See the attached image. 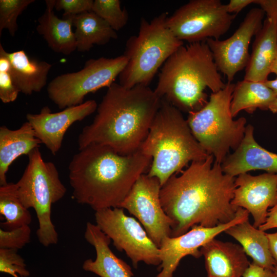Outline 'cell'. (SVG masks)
Wrapping results in <instances>:
<instances>
[{"instance_id":"9c48e42d","label":"cell","mask_w":277,"mask_h":277,"mask_svg":"<svg viewBox=\"0 0 277 277\" xmlns=\"http://www.w3.org/2000/svg\"><path fill=\"white\" fill-rule=\"evenodd\" d=\"M127 63L124 54L115 58L90 59L81 70L53 79L47 87L48 95L61 109L80 105L88 93L113 84Z\"/></svg>"},{"instance_id":"7a4b0ae2","label":"cell","mask_w":277,"mask_h":277,"mask_svg":"<svg viewBox=\"0 0 277 277\" xmlns=\"http://www.w3.org/2000/svg\"><path fill=\"white\" fill-rule=\"evenodd\" d=\"M161 100L148 86L126 88L113 83L97 106L93 122L80 133L78 149L97 144L122 155L137 151L148 135Z\"/></svg>"},{"instance_id":"f546056e","label":"cell","mask_w":277,"mask_h":277,"mask_svg":"<svg viewBox=\"0 0 277 277\" xmlns=\"http://www.w3.org/2000/svg\"><path fill=\"white\" fill-rule=\"evenodd\" d=\"M17 250L0 248V272L13 277H28L29 271L23 258Z\"/></svg>"},{"instance_id":"4316f807","label":"cell","mask_w":277,"mask_h":277,"mask_svg":"<svg viewBox=\"0 0 277 277\" xmlns=\"http://www.w3.org/2000/svg\"><path fill=\"white\" fill-rule=\"evenodd\" d=\"M0 214L5 219L1 224L5 230L29 225L31 223V213L17 195L15 183H8L1 186Z\"/></svg>"},{"instance_id":"1f68e13d","label":"cell","mask_w":277,"mask_h":277,"mask_svg":"<svg viewBox=\"0 0 277 277\" xmlns=\"http://www.w3.org/2000/svg\"><path fill=\"white\" fill-rule=\"evenodd\" d=\"M93 2L92 0H57L54 8L63 10V16L75 15L92 11Z\"/></svg>"},{"instance_id":"277c9868","label":"cell","mask_w":277,"mask_h":277,"mask_svg":"<svg viewBox=\"0 0 277 277\" xmlns=\"http://www.w3.org/2000/svg\"><path fill=\"white\" fill-rule=\"evenodd\" d=\"M206 42L180 47L163 65L154 90L180 111L188 113L208 102L207 88L217 92L226 86Z\"/></svg>"},{"instance_id":"8992f818","label":"cell","mask_w":277,"mask_h":277,"mask_svg":"<svg viewBox=\"0 0 277 277\" xmlns=\"http://www.w3.org/2000/svg\"><path fill=\"white\" fill-rule=\"evenodd\" d=\"M167 17L163 12L151 21L141 18L138 34L126 43L124 55L127 63L118 76L120 85L148 86L159 69L184 45L167 27Z\"/></svg>"},{"instance_id":"9a60e30c","label":"cell","mask_w":277,"mask_h":277,"mask_svg":"<svg viewBox=\"0 0 277 277\" xmlns=\"http://www.w3.org/2000/svg\"><path fill=\"white\" fill-rule=\"evenodd\" d=\"M95 100H90L74 106L53 113L48 106L37 114L28 113L27 121L32 126L37 138L53 155L61 149L64 135L74 123L81 121L96 110Z\"/></svg>"},{"instance_id":"60d3db41","label":"cell","mask_w":277,"mask_h":277,"mask_svg":"<svg viewBox=\"0 0 277 277\" xmlns=\"http://www.w3.org/2000/svg\"><path fill=\"white\" fill-rule=\"evenodd\" d=\"M270 73H273L277 75V58L273 61L271 66Z\"/></svg>"},{"instance_id":"6da1fadb","label":"cell","mask_w":277,"mask_h":277,"mask_svg":"<svg viewBox=\"0 0 277 277\" xmlns=\"http://www.w3.org/2000/svg\"><path fill=\"white\" fill-rule=\"evenodd\" d=\"M214 160L208 155L193 162L162 186L161 205L172 222L170 237L183 234L195 225L214 227L236 217L239 207L231 204L235 177L225 173Z\"/></svg>"},{"instance_id":"44dd1931","label":"cell","mask_w":277,"mask_h":277,"mask_svg":"<svg viewBox=\"0 0 277 277\" xmlns=\"http://www.w3.org/2000/svg\"><path fill=\"white\" fill-rule=\"evenodd\" d=\"M45 2L46 10L37 19V32L43 36L53 51L70 55L76 49L75 34L72 30L74 15L63 16L60 18L53 11L56 1Z\"/></svg>"},{"instance_id":"2e32d148","label":"cell","mask_w":277,"mask_h":277,"mask_svg":"<svg viewBox=\"0 0 277 277\" xmlns=\"http://www.w3.org/2000/svg\"><path fill=\"white\" fill-rule=\"evenodd\" d=\"M235 184L231 204L251 213L253 226L258 228L266 221L268 208L277 204V174L253 176L243 173L235 178Z\"/></svg>"},{"instance_id":"5bb4252c","label":"cell","mask_w":277,"mask_h":277,"mask_svg":"<svg viewBox=\"0 0 277 277\" xmlns=\"http://www.w3.org/2000/svg\"><path fill=\"white\" fill-rule=\"evenodd\" d=\"M248 211L239 207L232 221L214 227L195 225L185 233L165 238L159 247L160 272L155 277H172L181 260L186 255L195 258L202 256L200 248L210 240L231 226L248 220Z\"/></svg>"},{"instance_id":"f1b7e54d","label":"cell","mask_w":277,"mask_h":277,"mask_svg":"<svg viewBox=\"0 0 277 277\" xmlns=\"http://www.w3.org/2000/svg\"><path fill=\"white\" fill-rule=\"evenodd\" d=\"M34 0L0 1V36L6 29L11 36H14L18 29L17 18Z\"/></svg>"},{"instance_id":"ac0fdd59","label":"cell","mask_w":277,"mask_h":277,"mask_svg":"<svg viewBox=\"0 0 277 277\" xmlns=\"http://www.w3.org/2000/svg\"><path fill=\"white\" fill-rule=\"evenodd\" d=\"M208 277H243L250 263L241 245L215 238L201 248Z\"/></svg>"},{"instance_id":"7c38bea8","label":"cell","mask_w":277,"mask_h":277,"mask_svg":"<svg viewBox=\"0 0 277 277\" xmlns=\"http://www.w3.org/2000/svg\"><path fill=\"white\" fill-rule=\"evenodd\" d=\"M161 188L156 177L143 174L118 207L136 217L159 248L165 238L170 236L172 225L161 205Z\"/></svg>"},{"instance_id":"e0dca14e","label":"cell","mask_w":277,"mask_h":277,"mask_svg":"<svg viewBox=\"0 0 277 277\" xmlns=\"http://www.w3.org/2000/svg\"><path fill=\"white\" fill-rule=\"evenodd\" d=\"M253 131L252 125L246 126L241 144L221 165L225 173L235 177L255 170L277 172V154L262 147L255 140Z\"/></svg>"},{"instance_id":"8fae6325","label":"cell","mask_w":277,"mask_h":277,"mask_svg":"<svg viewBox=\"0 0 277 277\" xmlns=\"http://www.w3.org/2000/svg\"><path fill=\"white\" fill-rule=\"evenodd\" d=\"M96 225L120 251H124L134 268L140 262L151 265L161 264L159 248L134 218L127 216L121 208H108L95 211Z\"/></svg>"},{"instance_id":"7bdbcfd3","label":"cell","mask_w":277,"mask_h":277,"mask_svg":"<svg viewBox=\"0 0 277 277\" xmlns=\"http://www.w3.org/2000/svg\"><path fill=\"white\" fill-rule=\"evenodd\" d=\"M276 197H277V192H276Z\"/></svg>"},{"instance_id":"30bf717a","label":"cell","mask_w":277,"mask_h":277,"mask_svg":"<svg viewBox=\"0 0 277 277\" xmlns=\"http://www.w3.org/2000/svg\"><path fill=\"white\" fill-rule=\"evenodd\" d=\"M235 17L220 0H191L168 16L166 24L179 39L192 43L220 39Z\"/></svg>"},{"instance_id":"83f0119b","label":"cell","mask_w":277,"mask_h":277,"mask_svg":"<svg viewBox=\"0 0 277 277\" xmlns=\"http://www.w3.org/2000/svg\"><path fill=\"white\" fill-rule=\"evenodd\" d=\"M92 11L115 31L122 29L128 22V12L125 8L122 9L119 0H95Z\"/></svg>"},{"instance_id":"4fadbf2b","label":"cell","mask_w":277,"mask_h":277,"mask_svg":"<svg viewBox=\"0 0 277 277\" xmlns=\"http://www.w3.org/2000/svg\"><path fill=\"white\" fill-rule=\"evenodd\" d=\"M265 14L261 8H252L230 37L206 41L218 70L227 76L228 82L231 83L236 73L246 67L251 39L261 29Z\"/></svg>"},{"instance_id":"74e56055","label":"cell","mask_w":277,"mask_h":277,"mask_svg":"<svg viewBox=\"0 0 277 277\" xmlns=\"http://www.w3.org/2000/svg\"><path fill=\"white\" fill-rule=\"evenodd\" d=\"M269 241L270 253L277 264V231L272 233H267Z\"/></svg>"},{"instance_id":"ab89813d","label":"cell","mask_w":277,"mask_h":277,"mask_svg":"<svg viewBox=\"0 0 277 277\" xmlns=\"http://www.w3.org/2000/svg\"><path fill=\"white\" fill-rule=\"evenodd\" d=\"M269 110L274 113H277V97L270 104L269 107Z\"/></svg>"},{"instance_id":"d590c367","label":"cell","mask_w":277,"mask_h":277,"mask_svg":"<svg viewBox=\"0 0 277 277\" xmlns=\"http://www.w3.org/2000/svg\"><path fill=\"white\" fill-rule=\"evenodd\" d=\"M274 228H277V204L268 210L266 221L258 229L265 231Z\"/></svg>"},{"instance_id":"d4e9b609","label":"cell","mask_w":277,"mask_h":277,"mask_svg":"<svg viewBox=\"0 0 277 277\" xmlns=\"http://www.w3.org/2000/svg\"><path fill=\"white\" fill-rule=\"evenodd\" d=\"M73 25L76 49L80 52L89 51L94 45H105L117 38L116 31L92 11L74 15Z\"/></svg>"},{"instance_id":"ba28073f","label":"cell","mask_w":277,"mask_h":277,"mask_svg":"<svg viewBox=\"0 0 277 277\" xmlns=\"http://www.w3.org/2000/svg\"><path fill=\"white\" fill-rule=\"evenodd\" d=\"M28 156L26 169L15 183L16 192L23 205L35 211L38 240L43 246L48 247L58 242V234L51 220L52 205L65 196L66 188L55 165L43 160L39 148Z\"/></svg>"},{"instance_id":"d6a6232c","label":"cell","mask_w":277,"mask_h":277,"mask_svg":"<svg viewBox=\"0 0 277 277\" xmlns=\"http://www.w3.org/2000/svg\"><path fill=\"white\" fill-rule=\"evenodd\" d=\"M19 92L10 72L0 71V99L2 102L7 104L15 101Z\"/></svg>"},{"instance_id":"cb8c5ba5","label":"cell","mask_w":277,"mask_h":277,"mask_svg":"<svg viewBox=\"0 0 277 277\" xmlns=\"http://www.w3.org/2000/svg\"><path fill=\"white\" fill-rule=\"evenodd\" d=\"M241 244L253 263L273 271L277 265L270 253L269 241L265 231L255 228L248 220L233 225L225 231Z\"/></svg>"},{"instance_id":"603a6c76","label":"cell","mask_w":277,"mask_h":277,"mask_svg":"<svg viewBox=\"0 0 277 277\" xmlns=\"http://www.w3.org/2000/svg\"><path fill=\"white\" fill-rule=\"evenodd\" d=\"M11 64L10 74L15 86L26 95L39 92L47 84L52 65L45 61L30 58L22 50L6 52Z\"/></svg>"},{"instance_id":"8d00e7d4","label":"cell","mask_w":277,"mask_h":277,"mask_svg":"<svg viewBox=\"0 0 277 277\" xmlns=\"http://www.w3.org/2000/svg\"><path fill=\"white\" fill-rule=\"evenodd\" d=\"M255 0H230L226 4L227 10L228 13L236 14L242 11L244 8L252 3H255Z\"/></svg>"},{"instance_id":"ffe728a7","label":"cell","mask_w":277,"mask_h":277,"mask_svg":"<svg viewBox=\"0 0 277 277\" xmlns=\"http://www.w3.org/2000/svg\"><path fill=\"white\" fill-rule=\"evenodd\" d=\"M276 58L277 20L267 17L255 35L244 80L262 82L266 81L270 73L271 66Z\"/></svg>"},{"instance_id":"836d02e7","label":"cell","mask_w":277,"mask_h":277,"mask_svg":"<svg viewBox=\"0 0 277 277\" xmlns=\"http://www.w3.org/2000/svg\"><path fill=\"white\" fill-rule=\"evenodd\" d=\"M243 277H277L271 270L262 267L254 263H250Z\"/></svg>"},{"instance_id":"e575fe53","label":"cell","mask_w":277,"mask_h":277,"mask_svg":"<svg viewBox=\"0 0 277 277\" xmlns=\"http://www.w3.org/2000/svg\"><path fill=\"white\" fill-rule=\"evenodd\" d=\"M255 3L260 6L267 17L277 20V0H255Z\"/></svg>"},{"instance_id":"52a82bcc","label":"cell","mask_w":277,"mask_h":277,"mask_svg":"<svg viewBox=\"0 0 277 277\" xmlns=\"http://www.w3.org/2000/svg\"><path fill=\"white\" fill-rule=\"evenodd\" d=\"M235 84L227 82L220 91L212 93L200 110L189 113L187 121L190 130L204 150L215 162H224L230 149L236 150L245 132L246 119L234 120L231 102Z\"/></svg>"},{"instance_id":"7402d4cb","label":"cell","mask_w":277,"mask_h":277,"mask_svg":"<svg viewBox=\"0 0 277 277\" xmlns=\"http://www.w3.org/2000/svg\"><path fill=\"white\" fill-rule=\"evenodd\" d=\"M41 141L27 121L19 128L12 130L6 126L0 127V185L8 183L7 173L10 166L18 157L28 155L39 148Z\"/></svg>"},{"instance_id":"d6986e66","label":"cell","mask_w":277,"mask_h":277,"mask_svg":"<svg viewBox=\"0 0 277 277\" xmlns=\"http://www.w3.org/2000/svg\"><path fill=\"white\" fill-rule=\"evenodd\" d=\"M86 241L95 249L96 258L85 260L83 269L100 277H132L131 267L123 260L117 257L111 250V239L96 225L90 222L86 224L84 233Z\"/></svg>"},{"instance_id":"5b68a950","label":"cell","mask_w":277,"mask_h":277,"mask_svg":"<svg viewBox=\"0 0 277 277\" xmlns=\"http://www.w3.org/2000/svg\"><path fill=\"white\" fill-rule=\"evenodd\" d=\"M181 111L162 98L140 149L152 159L147 174L156 177L161 187L189 162L205 160L209 155L193 135Z\"/></svg>"},{"instance_id":"4dcf8cb0","label":"cell","mask_w":277,"mask_h":277,"mask_svg":"<svg viewBox=\"0 0 277 277\" xmlns=\"http://www.w3.org/2000/svg\"><path fill=\"white\" fill-rule=\"evenodd\" d=\"M31 229L29 225H24L11 229H0V248L18 250L29 243Z\"/></svg>"},{"instance_id":"3957f363","label":"cell","mask_w":277,"mask_h":277,"mask_svg":"<svg viewBox=\"0 0 277 277\" xmlns=\"http://www.w3.org/2000/svg\"><path fill=\"white\" fill-rule=\"evenodd\" d=\"M151 162L140 150L122 155L107 146L90 144L79 150L68 166L73 198L95 211L118 207Z\"/></svg>"},{"instance_id":"b9f144b4","label":"cell","mask_w":277,"mask_h":277,"mask_svg":"<svg viewBox=\"0 0 277 277\" xmlns=\"http://www.w3.org/2000/svg\"><path fill=\"white\" fill-rule=\"evenodd\" d=\"M273 271L274 272V273L276 274L277 276V265L275 266L273 269Z\"/></svg>"},{"instance_id":"f35d334b","label":"cell","mask_w":277,"mask_h":277,"mask_svg":"<svg viewBox=\"0 0 277 277\" xmlns=\"http://www.w3.org/2000/svg\"><path fill=\"white\" fill-rule=\"evenodd\" d=\"M264 84L271 89L277 97V77L274 80H269L263 82Z\"/></svg>"},{"instance_id":"484cf974","label":"cell","mask_w":277,"mask_h":277,"mask_svg":"<svg viewBox=\"0 0 277 277\" xmlns=\"http://www.w3.org/2000/svg\"><path fill=\"white\" fill-rule=\"evenodd\" d=\"M276 96L262 82L243 80L235 84L231 102V113L233 117L241 111L252 113L257 109L268 110Z\"/></svg>"}]
</instances>
